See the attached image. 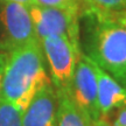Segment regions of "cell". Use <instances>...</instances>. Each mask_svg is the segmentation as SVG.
Segmentation results:
<instances>
[{"label": "cell", "mask_w": 126, "mask_h": 126, "mask_svg": "<svg viewBox=\"0 0 126 126\" xmlns=\"http://www.w3.org/2000/svg\"><path fill=\"white\" fill-rule=\"evenodd\" d=\"M0 19L4 26L5 37L0 47L5 51H12L31 42L40 41L28 7L16 2H9L2 7Z\"/></svg>", "instance_id": "6"}, {"label": "cell", "mask_w": 126, "mask_h": 126, "mask_svg": "<svg viewBox=\"0 0 126 126\" xmlns=\"http://www.w3.org/2000/svg\"><path fill=\"white\" fill-rule=\"evenodd\" d=\"M36 5L43 7H57V8H70L79 11L78 0H35Z\"/></svg>", "instance_id": "12"}, {"label": "cell", "mask_w": 126, "mask_h": 126, "mask_svg": "<svg viewBox=\"0 0 126 126\" xmlns=\"http://www.w3.org/2000/svg\"><path fill=\"white\" fill-rule=\"evenodd\" d=\"M41 47L46 56L50 76L57 94H68L81 49L62 36H48L41 40Z\"/></svg>", "instance_id": "3"}, {"label": "cell", "mask_w": 126, "mask_h": 126, "mask_svg": "<svg viewBox=\"0 0 126 126\" xmlns=\"http://www.w3.org/2000/svg\"><path fill=\"white\" fill-rule=\"evenodd\" d=\"M117 20L122 23L124 27H126V11H124V12H122V13L118 14V15H117Z\"/></svg>", "instance_id": "16"}, {"label": "cell", "mask_w": 126, "mask_h": 126, "mask_svg": "<svg viewBox=\"0 0 126 126\" xmlns=\"http://www.w3.org/2000/svg\"><path fill=\"white\" fill-rule=\"evenodd\" d=\"M96 74L98 82V108L100 117L106 114L116 108L126 106V88L111 77L108 72L96 64Z\"/></svg>", "instance_id": "8"}, {"label": "cell", "mask_w": 126, "mask_h": 126, "mask_svg": "<svg viewBox=\"0 0 126 126\" xmlns=\"http://www.w3.org/2000/svg\"><path fill=\"white\" fill-rule=\"evenodd\" d=\"M40 41L19 47L8 54L1 99L25 112L37 92L50 84Z\"/></svg>", "instance_id": "1"}, {"label": "cell", "mask_w": 126, "mask_h": 126, "mask_svg": "<svg viewBox=\"0 0 126 126\" xmlns=\"http://www.w3.org/2000/svg\"><path fill=\"white\" fill-rule=\"evenodd\" d=\"M91 126H113V125H111V124L105 119V117H102V118H99V119H97V120L92 122V125Z\"/></svg>", "instance_id": "15"}, {"label": "cell", "mask_w": 126, "mask_h": 126, "mask_svg": "<svg viewBox=\"0 0 126 126\" xmlns=\"http://www.w3.org/2000/svg\"><path fill=\"white\" fill-rule=\"evenodd\" d=\"M85 6V13L118 15L126 11V0H78Z\"/></svg>", "instance_id": "10"}, {"label": "cell", "mask_w": 126, "mask_h": 126, "mask_svg": "<svg viewBox=\"0 0 126 126\" xmlns=\"http://www.w3.org/2000/svg\"><path fill=\"white\" fill-rule=\"evenodd\" d=\"M94 23L89 57L126 88V27L112 14L86 13Z\"/></svg>", "instance_id": "2"}, {"label": "cell", "mask_w": 126, "mask_h": 126, "mask_svg": "<svg viewBox=\"0 0 126 126\" xmlns=\"http://www.w3.org/2000/svg\"><path fill=\"white\" fill-rule=\"evenodd\" d=\"M39 40L48 36H62L79 47V11L33 5L28 7Z\"/></svg>", "instance_id": "4"}, {"label": "cell", "mask_w": 126, "mask_h": 126, "mask_svg": "<svg viewBox=\"0 0 126 126\" xmlns=\"http://www.w3.org/2000/svg\"><path fill=\"white\" fill-rule=\"evenodd\" d=\"M57 94V92H56ZM57 126H91L92 120L74 103L68 94H57Z\"/></svg>", "instance_id": "9"}, {"label": "cell", "mask_w": 126, "mask_h": 126, "mask_svg": "<svg viewBox=\"0 0 126 126\" xmlns=\"http://www.w3.org/2000/svg\"><path fill=\"white\" fill-rule=\"evenodd\" d=\"M59 97L50 83L42 88L22 113V126H57Z\"/></svg>", "instance_id": "7"}, {"label": "cell", "mask_w": 126, "mask_h": 126, "mask_svg": "<svg viewBox=\"0 0 126 126\" xmlns=\"http://www.w3.org/2000/svg\"><path fill=\"white\" fill-rule=\"evenodd\" d=\"M0 126H22V112L2 99H0Z\"/></svg>", "instance_id": "11"}, {"label": "cell", "mask_w": 126, "mask_h": 126, "mask_svg": "<svg viewBox=\"0 0 126 126\" xmlns=\"http://www.w3.org/2000/svg\"><path fill=\"white\" fill-rule=\"evenodd\" d=\"M5 1H9V2H16V4H21L26 7H31L33 5H36L35 0H5Z\"/></svg>", "instance_id": "14"}, {"label": "cell", "mask_w": 126, "mask_h": 126, "mask_svg": "<svg viewBox=\"0 0 126 126\" xmlns=\"http://www.w3.org/2000/svg\"><path fill=\"white\" fill-rule=\"evenodd\" d=\"M68 94L78 108L92 122L99 119L100 112L98 108V82L96 74V63L81 54L74 71L71 84Z\"/></svg>", "instance_id": "5"}, {"label": "cell", "mask_w": 126, "mask_h": 126, "mask_svg": "<svg viewBox=\"0 0 126 126\" xmlns=\"http://www.w3.org/2000/svg\"><path fill=\"white\" fill-rule=\"evenodd\" d=\"M8 60V53H0V99H1V91H2V82H4L5 69Z\"/></svg>", "instance_id": "13"}]
</instances>
